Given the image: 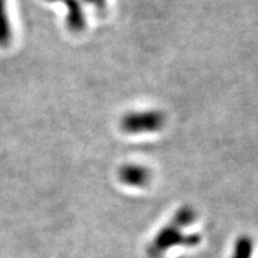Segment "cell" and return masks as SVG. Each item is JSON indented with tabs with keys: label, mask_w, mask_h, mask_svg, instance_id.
<instances>
[{
	"label": "cell",
	"mask_w": 258,
	"mask_h": 258,
	"mask_svg": "<svg viewBox=\"0 0 258 258\" xmlns=\"http://www.w3.org/2000/svg\"><path fill=\"white\" fill-rule=\"evenodd\" d=\"M165 124V115L158 110L131 111L122 116L120 127L127 134L154 133Z\"/></svg>",
	"instance_id": "obj_2"
},
{
	"label": "cell",
	"mask_w": 258,
	"mask_h": 258,
	"mask_svg": "<svg viewBox=\"0 0 258 258\" xmlns=\"http://www.w3.org/2000/svg\"><path fill=\"white\" fill-rule=\"evenodd\" d=\"M201 243L199 234H186L183 228L170 222L156 234V237L147 245L146 253L148 258H161L167 251L176 246L192 247Z\"/></svg>",
	"instance_id": "obj_1"
},
{
	"label": "cell",
	"mask_w": 258,
	"mask_h": 258,
	"mask_svg": "<svg viewBox=\"0 0 258 258\" xmlns=\"http://www.w3.org/2000/svg\"><path fill=\"white\" fill-rule=\"evenodd\" d=\"M253 241L247 235H241L234 244L232 258H252Z\"/></svg>",
	"instance_id": "obj_5"
},
{
	"label": "cell",
	"mask_w": 258,
	"mask_h": 258,
	"mask_svg": "<svg viewBox=\"0 0 258 258\" xmlns=\"http://www.w3.org/2000/svg\"><path fill=\"white\" fill-rule=\"evenodd\" d=\"M12 37L14 30L9 16L8 0H0V47L5 48L11 44Z\"/></svg>",
	"instance_id": "obj_4"
},
{
	"label": "cell",
	"mask_w": 258,
	"mask_h": 258,
	"mask_svg": "<svg viewBox=\"0 0 258 258\" xmlns=\"http://www.w3.org/2000/svg\"><path fill=\"white\" fill-rule=\"evenodd\" d=\"M196 219V212L189 206H183L175 213L172 218V224H175L180 228H184L186 226L191 225Z\"/></svg>",
	"instance_id": "obj_6"
},
{
	"label": "cell",
	"mask_w": 258,
	"mask_h": 258,
	"mask_svg": "<svg viewBox=\"0 0 258 258\" xmlns=\"http://www.w3.org/2000/svg\"><path fill=\"white\" fill-rule=\"evenodd\" d=\"M151 171L139 164H125L118 170V178L123 184L134 188L146 186L151 180Z\"/></svg>",
	"instance_id": "obj_3"
}]
</instances>
